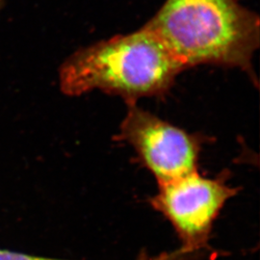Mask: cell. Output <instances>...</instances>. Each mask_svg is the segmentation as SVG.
Masks as SVG:
<instances>
[{"mask_svg":"<svg viewBox=\"0 0 260 260\" xmlns=\"http://www.w3.org/2000/svg\"><path fill=\"white\" fill-rule=\"evenodd\" d=\"M118 139L135 150L140 162L162 184L198 171L202 141L153 114L127 103Z\"/></svg>","mask_w":260,"mask_h":260,"instance_id":"obj_4","label":"cell"},{"mask_svg":"<svg viewBox=\"0 0 260 260\" xmlns=\"http://www.w3.org/2000/svg\"><path fill=\"white\" fill-rule=\"evenodd\" d=\"M198 258L199 257L194 254H191L187 251H183L182 249L178 248L176 251L164 252L154 256H150L147 253L145 260H194Z\"/></svg>","mask_w":260,"mask_h":260,"instance_id":"obj_6","label":"cell"},{"mask_svg":"<svg viewBox=\"0 0 260 260\" xmlns=\"http://www.w3.org/2000/svg\"><path fill=\"white\" fill-rule=\"evenodd\" d=\"M184 68L216 65L252 75L259 18L237 0H166L144 25Z\"/></svg>","mask_w":260,"mask_h":260,"instance_id":"obj_1","label":"cell"},{"mask_svg":"<svg viewBox=\"0 0 260 260\" xmlns=\"http://www.w3.org/2000/svg\"><path fill=\"white\" fill-rule=\"evenodd\" d=\"M184 70L163 41L143 26L75 52L61 71V86L71 95L99 90L135 103L167 92Z\"/></svg>","mask_w":260,"mask_h":260,"instance_id":"obj_2","label":"cell"},{"mask_svg":"<svg viewBox=\"0 0 260 260\" xmlns=\"http://www.w3.org/2000/svg\"><path fill=\"white\" fill-rule=\"evenodd\" d=\"M0 260H75L56 258L49 256H42L36 254H30L21 251H11L7 249H0Z\"/></svg>","mask_w":260,"mask_h":260,"instance_id":"obj_5","label":"cell"},{"mask_svg":"<svg viewBox=\"0 0 260 260\" xmlns=\"http://www.w3.org/2000/svg\"><path fill=\"white\" fill-rule=\"evenodd\" d=\"M238 189L223 177H205L199 171L158 184L151 207L173 226L180 249L200 257L207 252L214 223Z\"/></svg>","mask_w":260,"mask_h":260,"instance_id":"obj_3","label":"cell"}]
</instances>
